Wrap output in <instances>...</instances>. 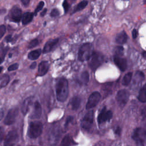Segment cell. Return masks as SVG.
Masks as SVG:
<instances>
[{
  "label": "cell",
  "instance_id": "obj_1",
  "mask_svg": "<svg viewBox=\"0 0 146 146\" xmlns=\"http://www.w3.org/2000/svg\"><path fill=\"white\" fill-rule=\"evenodd\" d=\"M68 95V84L67 80L63 78H60L56 84V96L58 101L63 102Z\"/></svg>",
  "mask_w": 146,
  "mask_h": 146
},
{
  "label": "cell",
  "instance_id": "obj_2",
  "mask_svg": "<svg viewBox=\"0 0 146 146\" xmlns=\"http://www.w3.org/2000/svg\"><path fill=\"white\" fill-rule=\"evenodd\" d=\"M43 131V124L40 121H31L29 126L27 135L31 139H35L39 137Z\"/></svg>",
  "mask_w": 146,
  "mask_h": 146
},
{
  "label": "cell",
  "instance_id": "obj_3",
  "mask_svg": "<svg viewBox=\"0 0 146 146\" xmlns=\"http://www.w3.org/2000/svg\"><path fill=\"white\" fill-rule=\"evenodd\" d=\"M93 52V46L91 43H84L79 48L78 52V59L82 62L88 60Z\"/></svg>",
  "mask_w": 146,
  "mask_h": 146
},
{
  "label": "cell",
  "instance_id": "obj_4",
  "mask_svg": "<svg viewBox=\"0 0 146 146\" xmlns=\"http://www.w3.org/2000/svg\"><path fill=\"white\" fill-rule=\"evenodd\" d=\"M103 55L97 51H94L88 59V66L92 70H95L103 62Z\"/></svg>",
  "mask_w": 146,
  "mask_h": 146
},
{
  "label": "cell",
  "instance_id": "obj_5",
  "mask_svg": "<svg viewBox=\"0 0 146 146\" xmlns=\"http://www.w3.org/2000/svg\"><path fill=\"white\" fill-rule=\"evenodd\" d=\"M132 137L136 142L137 146H144V141L146 139V129L141 127L136 128L133 132Z\"/></svg>",
  "mask_w": 146,
  "mask_h": 146
},
{
  "label": "cell",
  "instance_id": "obj_6",
  "mask_svg": "<svg viewBox=\"0 0 146 146\" xmlns=\"http://www.w3.org/2000/svg\"><path fill=\"white\" fill-rule=\"evenodd\" d=\"M94 122V111H88L81 121L82 127L85 130H89L92 127Z\"/></svg>",
  "mask_w": 146,
  "mask_h": 146
},
{
  "label": "cell",
  "instance_id": "obj_7",
  "mask_svg": "<svg viewBox=\"0 0 146 146\" xmlns=\"http://www.w3.org/2000/svg\"><path fill=\"white\" fill-rule=\"evenodd\" d=\"M129 92L126 90H119L116 96V99L119 106L120 107H123L127 104L129 98Z\"/></svg>",
  "mask_w": 146,
  "mask_h": 146
},
{
  "label": "cell",
  "instance_id": "obj_8",
  "mask_svg": "<svg viewBox=\"0 0 146 146\" xmlns=\"http://www.w3.org/2000/svg\"><path fill=\"white\" fill-rule=\"evenodd\" d=\"M19 110L18 108H13L9 110L8 111L4 123L6 125H11L13 124L16 120L17 117L18 115Z\"/></svg>",
  "mask_w": 146,
  "mask_h": 146
},
{
  "label": "cell",
  "instance_id": "obj_9",
  "mask_svg": "<svg viewBox=\"0 0 146 146\" xmlns=\"http://www.w3.org/2000/svg\"><path fill=\"white\" fill-rule=\"evenodd\" d=\"M101 98V95L98 92H94L90 95L86 104V109L90 110L95 107Z\"/></svg>",
  "mask_w": 146,
  "mask_h": 146
},
{
  "label": "cell",
  "instance_id": "obj_10",
  "mask_svg": "<svg viewBox=\"0 0 146 146\" xmlns=\"http://www.w3.org/2000/svg\"><path fill=\"white\" fill-rule=\"evenodd\" d=\"M9 19L11 21L18 23L22 19V10L18 6H14L10 11Z\"/></svg>",
  "mask_w": 146,
  "mask_h": 146
},
{
  "label": "cell",
  "instance_id": "obj_11",
  "mask_svg": "<svg viewBox=\"0 0 146 146\" xmlns=\"http://www.w3.org/2000/svg\"><path fill=\"white\" fill-rule=\"evenodd\" d=\"M112 117V112L111 111H107L106 107H103L98 116V122L101 124L106 121L110 120Z\"/></svg>",
  "mask_w": 146,
  "mask_h": 146
},
{
  "label": "cell",
  "instance_id": "obj_12",
  "mask_svg": "<svg viewBox=\"0 0 146 146\" xmlns=\"http://www.w3.org/2000/svg\"><path fill=\"white\" fill-rule=\"evenodd\" d=\"M18 139V135L16 130H11L9 132L5 139L4 145L5 146L15 144Z\"/></svg>",
  "mask_w": 146,
  "mask_h": 146
},
{
  "label": "cell",
  "instance_id": "obj_13",
  "mask_svg": "<svg viewBox=\"0 0 146 146\" xmlns=\"http://www.w3.org/2000/svg\"><path fill=\"white\" fill-rule=\"evenodd\" d=\"M42 107L38 102H35L34 104L33 111L31 114L30 117L33 119H39L42 115Z\"/></svg>",
  "mask_w": 146,
  "mask_h": 146
},
{
  "label": "cell",
  "instance_id": "obj_14",
  "mask_svg": "<svg viewBox=\"0 0 146 146\" xmlns=\"http://www.w3.org/2000/svg\"><path fill=\"white\" fill-rule=\"evenodd\" d=\"M113 61L117 67L121 71H124L127 68V63L125 59L121 58L120 56H115Z\"/></svg>",
  "mask_w": 146,
  "mask_h": 146
},
{
  "label": "cell",
  "instance_id": "obj_15",
  "mask_svg": "<svg viewBox=\"0 0 146 146\" xmlns=\"http://www.w3.org/2000/svg\"><path fill=\"white\" fill-rule=\"evenodd\" d=\"M49 67H50V65L47 61L41 62L38 66V75L43 76L46 75L49 69Z\"/></svg>",
  "mask_w": 146,
  "mask_h": 146
},
{
  "label": "cell",
  "instance_id": "obj_16",
  "mask_svg": "<svg viewBox=\"0 0 146 146\" xmlns=\"http://www.w3.org/2000/svg\"><path fill=\"white\" fill-rule=\"evenodd\" d=\"M59 39L58 38H55V39H50L49 40H48L43 49V53L45 54V53H47L49 52L50 51H51L52 48H54V47L57 44V43L58 42Z\"/></svg>",
  "mask_w": 146,
  "mask_h": 146
},
{
  "label": "cell",
  "instance_id": "obj_17",
  "mask_svg": "<svg viewBox=\"0 0 146 146\" xmlns=\"http://www.w3.org/2000/svg\"><path fill=\"white\" fill-rule=\"evenodd\" d=\"M32 101H33V97L30 96L25 99L23 102L22 103V104L21 106V111L24 115H25L29 111V110L30 105L31 104Z\"/></svg>",
  "mask_w": 146,
  "mask_h": 146
},
{
  "label": "cell",
  "instance_id": "obj_18",
  "mask_svg": "<svg viewBox=\"0 0 146 146\" xmlns=\"http://www.w3.org/2000/svg\"><path fill=\"white\" fill-rule=\"evenodd\" d=\"M127 35L125 32L122 31L120 33H119L115 38V41L117 43L119 44H122L125 43L127 40Z\"/></svg>",
  "mask_w": 146,
  "mask_h": 146
},
{
  "label": "cell",
  "instance_id": "obj_19",
  "mask_svg": "<svg viewBox=\"0 0 146 146\" xmlns=\"http://www.w3.org/2000/svg\"><path fill=\"white\" fill-rule=\"evenodd\" d=\"M34 13L31 12H26L23 14L22 17V23L23 25H26L31 22L33 19Z\"/></svg>",
  "mask_w": 146,
  "mask_h": 146
},
{
  "label": "cell",
  "instance_id": "obj_20",
  "mask_svg": "<svg viewBox=\"0 0 146 146\" xmlns=\"http://www.w3.org/2000/svg\"><path fill=\"white\" fill-rule=\"evenodd\" d=\"M42 53V50L40 48L36 49V50H34L33 51H30L29 54H28V58L30 60H36L37 59L40 55H41Z\"/></svg>",
  "mask_w": 146,
  "mask_h": 146
},
{
  "label": "cell",
  "instance_id": "obj_21",
  "mask_svg": "<svg viewBox=\"0 0 146 146\" xmlns=\"http://www.w3.org/2000/svg\"><path fill=\"white\" fill-rule=\"evenodd\" d=\"M70 104L71 106V108L73 110H76L79 108L80 104V99L78 96H74L73 97L71 101Z\"/></svg>",
  "mask_w": 146,
  "mask_h": 146
},
{
  "label": "cell",
  "instance_id": "obj_22",
  "mask_svg": "<svg viewBox=\"0 0 146 146\" xmlns=\"http://www.w3.org/2000/svg\"><path fill=\"white\" fill-rule=\"evenodd\" d=\"M138 99L141 102L146 103V84H145L140 90Z\"/></svg>",
  "mask_w": 146,
  "mask_h": 146
},
{
  "label": "cell",
  "instance_id": "obj_23",
  "mask_svg": "<svg viewBox=\"0 0 146 146\" xmlns=\"http://www.w3.org/2000/svg\"><path fill=\"white\" fill-rule=\"evenodd\" d=\"M10 81V76L7 74L3 75L0 78V89L7 85Z\"/></svg>",
  "mask_w": 146,
  "mask_h": 146
},
{
  "label": "cell",
  "instance_id": "obj_24",
  "mask_svg": "<svg viewBox=\"0 0 146 146\" xmlns=\"http://www.w3.org/2000/svg\"><path fill=\"white\" fill-rule=\"evenodd\" d=\"M132 78V72H130L127 73L124 76V77L122 79V81H121L122 84L124 86H128L130 83Z\"/></svg>",
  "mask_w": 146,
  "mask_h": 146
},
{
  "label": "cell",
  "instance_id": "obj_25",
  "mask_svg": "<svg viewBox=\"0 0 146 146\" xmlns=\"http://www.w3.org/2000/svg\"><path fill=\"white\" fill-rule=\"evenodd\" d=\"M72 139L69 135H66L62 139L60 146H70L72 143Z\"/></svg>",
  "mask_w": 146,
  "mask_h": 146
},
{
  "label": "cell",
  "instance_id": "obj_26",
  "mask_svg": "<svg viewBox=\"0 0 146 146\" xmlns=\"http://www.w3.org/2000/svg\"><path fill=\"white\" fill-rule=\"evenodd\" d=\"M80 80L82 83L84 84H87L90 80V75L88 72V71H85L82 72L80 76Z\"/></svg>",
  "mask_w": 146,
  "mask_h": 146
},
{
  "label": "cell",
  "instance_id": "obj_27",
  "mask_svg": "<svg viewBox=\"0 0 146 146\" xmlns=\"http://www.w3.org/2000/svg\"><path fill=\"white\" fill-rule=\"evenodd\" d=\"M87 4H88V1H81L80 2H79L78 4L76 7L75 8V9L74 10V13L77 12V11H80V10H83L84 8H85L86 7Z\"/></svg>",
  "mask_w": 146,
  "mask_h": 146
},
{
  "label": "cell",
  "instance_id": "obj_28",
  "mask_svg": "<svg viewBox=\"0 0 146 146\" xmlns=\"http://www.w3.org/2000/svg\"><path fill=\"white\" fill-rule=\"evenodd\" d=\"M124 48L122 46H116L114 48V52L116 56H119L120 55H122L123 54Z\"/></svg>",
  "mask_w": 146,
  "mask_h": 146
},
{
  "label": "cell",
  "instance_id": "obj_29",
  "mask_svg": "<svg viewBox=\"0 0 146 146\" xmlns=\"http://www.w3.org/2000/svg\"><path fill=\"white\" fill-rule=\"evenodd\" d=\"M39 44V41L37 39H34L32 40H31L29 44H28V48H32L35 47H36Z\"/></svg>",
  "mask_w": 146,
  "mask_h": 146
},
{
  "label": "cell",
  "instance_id": "obj_30",
  "mask_svg": "<svg viewBox=\"0 0 146 146\" xmlns=\"http://www.w3.org/2000/svg\"><path fill=\"white\" fill-rule=\"evenodd\" d=\"M44 5V2L43 1H40L38 3V6H36V9H35V10L34 11V15H36L39 11H40V10H42Z\"/></svg>",
  "mask_w": 146,
  "mask_h": 146
},
{
  "label": "cell",
  "instance_id": "obj_31",
  "mask_svg": "<svg viewBox=\"0 0 146 146\" xmlns=\"http://www.w3.org/2000/svg\"><path fill=\"white\" fill-rule=\"evenodd\" d=\"M18 67H19V64L15 63H14V64H12L11 65H10L8 67L7 70L9 71H13L17 70L18 68Z\"/></svg>",
  "mask_w": 146,
  "mask_h": 146
},
{
  "label": "cell",
  "instance_id": "obj_32",
  "mask_svg": "<svg viewBox=\"0 0 146 146\" xmlns=\"http://www.w3.org/2000/svg\"><path fill=\"white\" fill-rule=\"evenodd\" d=\"M59 15V11L58 10V9H57L56 8L53 9L50 13V15L52 17H56L58 16Z\"/></svg>",
  "mask_w": 146,
  "mask_h": 146
},
{
  "label": "cell",
  "instance_id": "obj_33",
  "mask_svg": "<svg viewBox=\"0 0 146 146\" xmlns=\"http://www.w3.org/2000/svg\"><path fill=\"white\" fill-rule=\"evenodd\" d=\"M6 30V28L5 25H2L0 26V39L2 38V36L5 34Z\"/></svg>",
  "mask_w": 146,
  "mask_h": 146
},
{
  "label": "cell",
  "instance_id": "obj_34",
  "mask_svg": "<svg viewBox=\"0 0 146 146\" xmlns=\"http://www.w3.org/2000/svg\"><path fill=\"white\" fill-rule=\"evenodd\" d=\"M62 5H63V8H64L65 13H66L68 11V9H69V4H68V2L66 1H64L63 2Z\"/></svg>",
  "mask_w": 146,
  "mask_h": 146
},
{
  "label": "cell",
  "instance_id": "obj_35",
  "mask_svg": "<svg viewBox=\"0 0 146 146\" xmlns=\"http://www.w3.org/2000/svg\"><path fill=\"white\" fill-rule=\"evenodd\" d=\"M5 135V130L3 127H0V144L2 142V140L3 139Z\"/></svg>",
  "mask_w": 146,
  "mask_h": 146
},
{
  "label": "cell",
  "instance_id": "obj_36",
  "mask_svg": "<svg viewBox=\"0 0 146 146\" xmlns=\"http://www.w3.org/2000/svg\"><path fill=\"white\" fill-rule=\"evenodd\" d=\"M73 119V117L72 116H68L67 119H66V124H65V126H67V125L68 124V123L70 122H71Z\"/></svg>",
  "mask_w": 146,
  "mask_h": 146
},
{
  "label": "cell",
  "instance_id": "obj_37",
  "mask_svg": "<svg viewBox=\"0 0 146 146\" xmlns=\"http://www.w3.org/2000/svg\"><path fill=\"white\" fill-rule=\"evenodd\" d=\"M132 37L133 39L136 38L137 36V31L136 29H133L132 32Z\"/></svg>",
  "mask_w": 146,
  "mask_h": 146
},
{
  "label": "cell",
  "instance_id": "obj_38",
  "mask_svg": "<svg viewBox=\"0 0 146 146\" xmlns=\"http://www.w3.org/2000/svg\"><path fill=\"white\" fill-rule=\"evenodd\" d=\"M5 40L7 42H10L12 40V35H9L7 36H6L5 37Z\"/></svg>",
  "mask_w": 146,
  "mask_h": 146
},
{
  "label": "cell",
  "instance_id": "obj_39",
  "mask_svg": "<svg viewBox=\"0 0 146 146\" xmlns=\"http://www.w3.org/2000/svg\"><path fill=\"white\" fill-rule=\"evenodd\" d=\"M115 132L116 134L118 135H120V134L121 133V128L119 127H117L115 130Z\"/></svg>",
  "mask_w": 146,
  "mask_h": 146
},
{
  "label": "cell",
  "instance_id": "obj_40",
  "mask_svg": "<svg viewBox=\"0 0 146 146\" xmlns=\"http://www.w3.org/2000/svg\"><path fill=\"white\" fill-rule=\"evenodd\" d=\"M21 1L25 6H27L29 5V2H30L29 0H21Z\"/></svg>",
  "mask_w": 146,
  "mask_h": 146
},
{
  "label": "cell",
  "instance_id": "obj_41",
  "mask_svg": "<svg viewBox=\"0 0 146 146\" xmlns=\"http://www.w3.org/2000/svg\"><path fill=\"white\" fill-rule=\"evenodd\" d=\"M36 67V62H33L30 66V68L31 69H34V68H35Z\"/></svg>",
  "mask_w": 146,
  "mask_h": 146
},
{
  "label": "cell",
  "instance_id": "obj_42",
  "mask_svg": "<svg viewBox=\"0 0 146 146\" xmlns=\"http://www.w3.org/2000/svg\"><path fill=\"white\" fill-rule=\"evenodd\" d=\"M46 12H47V9H44L43 10V11L41 12L40 15H41L42 17H43V16L46 14Z\"/></svg>",
  "mask_w": 146,
  "mask_h": 146
},
{
  "label": "cell",
  "instance_id": "obj_43",
  "mask_svg": "<svg viewBox=\"0 0 146 146\" xmlns=\"http://www.w3.org/2000/svg\"><path fill=\"white\" fill-rule=\"evenodd\" d=\"M3 115H4V112L3 110L2 111H0V120L2 119L3 116Z\"/></svg>",
  "mask_w": 146,
  "mask_h": 146
},
{
  "label": "cell",
  "instance_id": "obj_44",
  "mask_svg": "<svg viewBox=\"0 0 146 146\" xmlns=\"http://www.w3.org/2000/svg\"><path fill=\"white\" fill-rule=\"evenodd\" d=\"M142 55H143V56L145 59H146V51H144V52L142 53Z\"/></svg>",
  "mask_w": 146,
  "mask_h": 146
},
{
  "label": "cell",
  "instance_id": "obj_45",
  "mask_svg": "<svg viewBox=\"0 0 146 146\" xmlns=\"http://www.w3.org/2000/svg\"><path fill=\"white\" fill-rule=\"evenodd\" d=\"M3 59H4V58L0 56V64H1V63L3 62V60H4Z\"/></svg>",
  "mask_w": 146,
  "mask_h": 146
},
{
  "label": "cell",
  "instance_id": "obj_46",
  "mask_svg": "<svg viewBox=\"0 0 146 146\" xmlns=\"http://www.w3.org/2000/svg\"><path fill=\"white\" fill-rule=\"evenodd\" d=\"M6 146H19L18 145H17L15 144H10V145H6Z\"/></svg>",
  "mask_w": 146,
  "mask_h": 146
},
{
  "label": "cell",
  "instance_id": "obj_47",
  "mask_svg": "<svg viewBox=\"0 0 146 146\" xmlns=\"http://www.w3.org/2000/svg\"><path fill=\"white\" fill-rule=\"evenodd\" d=\"M2 68H3L2 67H0V73L1 72V71H2Z\"/></svg>",
  "mask_w": 146,
  "mask_h": 146
},
{
  "label": "cell",
  "instance_id": "obj_48",
  "mask_svg": "<svg viewBox=\"0 0 146 146\" xmlns=\"http://www.w3.org/2000/svg\"><path fill=\"white\" fill-rule=\"evenodd\" d=\"M31 146H34V145H31Z\"/></svg>",
  "mask_w": 146,
  "mask_h": 146
}]
</instances>
